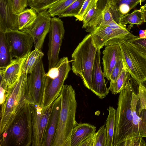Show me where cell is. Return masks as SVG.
<instances>
[{
	"label": "cell",
	"instance_id": "obj_24",
	"mask_svg": "<svg viewBox=\"0 0 146 146\" xmlns=\"http://www.w3.org/2000/svg\"><path fill=\"white\" fill-rule=\"evenodd\" d=\"M144 23L142 15L139 9L136 10L131 13L121 16L118 24L121 26L126 28V25L129 24L127 30L129 31L134 25L139 26Z\"/></svg>",
	"mask_w": 146,
	"mask_h": 146
},
{
	"label": "cell",
	"instance_id": "obj_15",
	"mask_svg": "<svg viewBox=\"0 0 146 146\" xmlns=\"http://www.w3.org/2000/svg\"><path fill=\"white\" fill-rule=\"evenodd\" d=\"M100 55V50L98 49L92 72L90 90L99 98L102 99L108 95L109 90L107 87L105 77L102 70Z\"/></svg>",
	"mask_w": 146,
	"mask_h": 146
},
{
	"label": "cell",
	"instance_id": "obj_12",
	"mask_svg": "<svg viewBox=\"0 0 146 146\" xmlns=\"http://www.w3.org/2000/svg\"><path fill=\"white\" fill-rule=\"evenodd\" d=\"M29 74L28 84L30 95L34 103L41 106L47 81L42 59Z\"/></svg>",
	"mask_w": 146,
	"mask_h": 146
},
{
	"label": "cell",
	"instance_id": "obj_4",
	"mask_svg": "<svg viewBox=\"0 0 146 146\" xmlns=\"http://www.w3.org/2000/svg\"><path fill=\"white\" fill-rule=\"evenodd\" d=\"M30 104L18 113L9 127L0 135V146L32 145L33 128Z\"/></svg>",
	"mask_w": 146,
	"mask_h": 146
},
{
	"label": "cell",
	"instance_id": "obj_26",
	"mask_svg": "<svg viewBox=\"0 0 146 146\" xmlns=\"http://www.w3.org/2000/svg\"><path fill=\"white\" fill-rule=\"evenodd\" d=\"M107 110L109 114L106 120V124L107 137V146H113L116 110L111 106Z\"/></svg>",
	"mask_w": 146,
	"mask_h": 146
},
{
	"label": "cell",
	"instance_id": "obj_37",
	"mask_svg": "<svg viewBox=\"0 0 146 146\" xmlns=\"http://www.w3.org/2000/svg\"><path fill=\"white\" fill-rule=\"evenodd\" d=\"M96 132H94L82 142L78 146H94Z\"/></svg>",
	"mask_w": 146,
	"mask_h": 146
},
{
	"label": "cell",
	"instance_id": "obj_31",
	"mask_svg": "<svg viewBox=\"0 0 146 146\" xmlns=\"http://www.w3.org/2000/svg\"><path fill=\"white\" fill-rule=\"evenodd\" d=\"M85 0H77L73 3L58 17H75L80 11Z\"/></svg>",
	"mask_w": 146,
	"mask_h": 146
},
{
	"label": "cell",
	"instance_id": "obj_2",
	"mask_svg": "<svg viewBox=\"0 0 146 146\" xmlns=\"http://www.w3.org/2000/svg\"><path fill=\"white\" fill-rule=\"evenodd\" d=\"M28 77L27 74L22 73L14 86L7 91L5 100L1 105L0 135L20 111L29 104L35 103L29 92Z\"/></svg>",
	"mask_w": 146,
	"mask_h": 146
},
{
	"label": "cell",
	"instance_id": "obj_39",
	"mask_svg": "<svg viewBox=\"0 0 146 146\" xmlns=\"http://www.w3.org/2000/svg\"><path fill=\"white\" fill-rule=\"evenodd\" d=\"M7 93V92L3 88L0 87V105L2 104L5 101Z\"/></svg>",
	"mask_w": 146,
	"mask_h": 146
},
{
	"label": "cell",
	"instance_id": "obj_34",
	"mask_svg": "<svg viewBox=\"0 0 146 146\" xmlns=\"http://www.w3.org/2000/svg\"><path fill=\"white\" fill-rule=\"evenodd\" d=\"M124 65V63L122 58L117 61L112 70L109 81L114 82L117 79L121 74Z\"/></svg>",
	"mask_w": 146,
	"mask_h": 146
},
{
	"label": "cell",
	"instance_id": "obj_32",
	"mask_svg": "<svg viewBox=\"0 0 146 146\" xmlns=\"http://www.w3.org/2000/svg\"><path fill=\"white\" fill-rule=\"evenodd\" d=\"M98 1V0H85L80 11L75 17L77 20L82 21L87 13L92 8L97 6Z\"/></svg>",
	"mask_w": 146,
	"mask_h": 146
},
{
	"label": "cell",
	"instance_id": "obj_30",
	"mask_svg": "<svg viewBox=\"0 0 146 146\" xmlns=\"http://www.w3.org/2000/svg\"><path fill=\"white\" fill-rule=\"evenodd\" d=\"M140 54L146 58V38L137 36L127 41Z\"/></svg>",
	"mask_w": 146,
	"mask_h": 146
},
{
	"label": "cell",
	"instance_id": "obj_22",
	"mask_svg": "<svg viewBox=\"0 0 146 146\" xmlns=\"http://www.w3.org/2000/svg\"><path fill=\"white\" fill-rule=\"evenodd\" d=\"M120 17L117 11L116 2L107 0L106 4L102 10V21L100 25H107L114 20L118 24Z\"/></svg>",
	"mask_w": 146,
	"mask_h": 146
},
{
	"label": "cell",
	"instance_id": "obj_29",
	"mask_svg": "<svg viewBox=\"0 0 146 146\" xmlns=\"http://www.w3.org/2000/svg\"><path fill=\"white\" fill-rule=\"evenodd\" d=\"M59 0H28L27 5L35 9L37 13L48 10Z\"/></svg>",
	"mask_w": 146,
	"mask_h": 146
},
{
	"label": "cell",
	"instance_id": "obj_33",
	"mask_svg": "<svg viewBox=\"0 0 146 146\" xmlns=\"http://www.w3.org/2000/svg\"><path fill=\"white\" fill-rule=\"evenodd\" d=\"M107 139L106 128L104 125L96 132L94 146H107Z\"/></svg>",
	"mask_w": 146,
	"mask_h": 146
},
{
	"label": "cell",
	"instance_id": "obj_19",
	"mask_svg": "<svg viewBox=\"0 0 146 146\" xmlns=\"http://www.w3.org/2000/svg\"><path fill=\"white\" fill-rule=\"evenodd\" d=\"M96 130L95 126L89 124L78 123L72 131L71 146H78L84 140L95 132Z\"/></svg>",
	"mask_w": 146,
	"mask_h": 146
},
{
	"label": "cell",
	"instance_id": "obj_16",
	"mask_svg": "<svg viewBox=\"0 0 146 146\" xmlns=\"http://www.w3.org/2000/svg\"><path fill=\"white\" fill-rule=\"evenodd\" d=\"M18 15L14 13L13 0H0V31L18 30Z\"/></svg>",
	"mask_w": 146,
	"mask_h": 146
},
{
	"label": "cell",
	"instance_id": "obj_8",
	"mask_svg": "<svg viewBox=\"0 0 146 146\" xmlns=\"http://www.w3.org/2000/svg\"><path fill=\"white\" fill-rule=\"evenodd\" d=\"M70 62L67 57L61 58L57 64L59 69L58 75L52 78L46 76L47 83L42 107H46L51 105L60 95L64 82L71 69Z\"/></svg>",
	"mask_w": 146,
	"mask_h": 146
},
{
	"label": "cell",
	"instance_id": "obj_18",
	"mask_svg": "<svg viewBox=\"0 0 146 146\" xmlns=\"http://www.w3.org/2000/svg\"><path fill=\"white\" fill-rule=\"evenodd\" d=\"M61 104V98L60 95L52 104L45 146H51L52 143L58 126Z\"/></svg>",
	"mask_w": 146,
	"mask_h": 146
},
{
	"label": "cell",
	"instance_id": "obj_1",
	"mask_svg": "<svg viewBox=\"0 0 146 146\" xmlns=\"http://www.w3.org/2000/svg\"><path fill=\"white\" fill-rule=\"evenodd\" d=\"M117 105L113 146H146V81L139 84L130 75Z\"/></svg>",
	"mask_w": 146,
	"mask_h": 146
},
{
	"label": "cell",
	"instance_id": "obj_40",
	"mask_svg": "<svg viewBox=\"0 0 146 146\" xmlns=\"http://www.w3.org/2000/svg\"><path fill=\"white\" fill-rule=\"evenodd\" d=\"M140 10L142 15L144 23L146 22V3L141 6Z\"/></svg>",
	"mask_w": 146,
	"mask_h": 146
},
{
	"label": "cell",
	"instance_id": "obj_6",
	"mask_svg": "<svg viewBox=\"0 0 146 146\" xmlns=\"http://www.w3.org/2000/svg\"><path fill=\"white\" fill-rule=\"evenodd\" d=\"M122 58L131 76L139 84L146 81V58L138 53L127 41L120 40Z\"/></svg>",
	"mask_w": 146,
	"mask_h": 146
},
{
	"label": "cell",
	"instance_id": "obj_20",
	"mask_svg": "<svg viewBox=\"0 0 146 146\" xmlns=\"http://www.w3.org/2000/svg\"><path fill=\"white\" fill-rule=\"evenodd\" d=\"M102 10L97 6L90 10L83 18L82 28L91 33L99 26L102 21Z\"/></svg>",
	"mask_w": 146,
	"mask_h": 146
},
{
	"label": "cell",
	"instance_id": "obj_13",
	"mask_svg": "<svg viewBox=\"0 0 146 146\" xmlns=\"http://www.w3.org/2000/svg\"><path fill=\"white\" fill-rule=\"evenodd\" d=\"M37 13V17L34 23L26 31L31 36L35 49L41 50L45 38L49 31L51 17L48 10Z\"/></svg>",
	"mask_w": 146,
	"mask_h": 146
},
{
	"label": "cell",
	"instance_id": "obj_35",
	"mask_svg": "<svg viewBox=\"0 0 146 146\" xmlns=\"http://www.w3.org/2000/svg\"><path fill=\"white\" fill-rule=\"evenodd\" d=\"M28 0H13V6L14 13L18 15L26 9Z\"/></svg>",
	"mask_w": 146,
	"mask_h": 146
},
{
	"label": "cell",
	"instance_id": "obj_25",
	"mask_svg": "<svg viewBox=\"0 0 146 146\" xmlns=\"http://www.w3.org/2000/svg\"><path fill=\"white\" fill-rule=\"evenodd\" d=\"M44 54L42 50L35 49L30 52L23 67L22 73H30L42 59Z\"/></svg>",
	"mask_w": 146,
	"mask_h": 146
},
{
	"label": "cell",
	"instance_id": "obj_38",
	"mask_svg": "<svg viewBox=\"0 0 146 146\" xmlns=\"http://www.w3.org/2000/svg\"><path fill=\"white\" fill-rule=\"evenodd\" d=\"M106 25H108L111 27L116 29H126L116 23L114 20H113L109 23Z\"/></svg>",
	"mask_w": 146,
	"mask_h": 146
},
{
	"label": "cell",
	"instance_id": "obj_21",
	"mask_svg": "<svg viewBox=\"0 0 146 146\" xmlns=\"http://www.w3.org/2000/svg\"><path fill=\"white\" fill-rule=\"evenodd\" d=\"M37 13L32 8L26 9L18 15V30L25 31L33 25L37 17Z\"/></svg>",
	"mask_w": 146,
	"mask_h": 146
},
{
	"label": "cell",
	"instance_id": "obj_5",
	"mask_svg": "<svg viewBox=\"0 0 146 146\" xmlns=\"http://www.w3.org/2000/svg\"><path fill=\"white\" fill-rule=\"evenodd\" d=\"M98 49L91 33L79 44L72 55V70L82 80L84 86L90 89L92 69Z\"/></svg>",
	"mask_w": 146,
	"mask_h": 146
},
{
	"label": "cell",
	"instance_id": "obj_23",
	"mask_svg": "<svg viewBox=\"0 0 146 146\" xmlns=\"http://www.w3.org/2000/svg\"><path fill=\"white\" fill-rule=\"evenodd\" d=\"M13 58L5 33L0 31V68L8 65Z\"/></svg>",
	"mask_w": 146,
	"mask_h": 146
},
{
	"label": "cell",
	"instance_id": "obj_10",
	"mask_svg": "<svg viewBox=\"0 0 146 146\" xmlns=\"http://www.w3.org/2000/svg\"><path fill=\"white\" fill-rule=\"evenodd\" d=\"M90 33L98 49L100 50L107 43L120 40L127 41L136 37L127 29H113L106 25H100Z\"/></svg>",
	"mask_w": 146,
	"mask_h": 146
},
{
	"label": "cell",
	"instance_id": "obj_3",
	"mask_svg": "<svg viewBox=\"0 0 146 146\" xmlns=\"http://www.w3.org/2000/svg\"><path fill=\"white\" fill-rule=\"evenodd\" d=\"M60 95L61 107L58 126L51 146H71L72 131L78 123L75 118L77 103L74 90L64 85Z\"/></svg>",
	"mask_w": 146,
	"mask_h": 146
},
{
	"label": "cell",
	"instance_id": "obj_36",
	"mask_svg": "<svg viewBox=\"0 0 146 146\" xmlns=\"http://www.w3.org/2000/svg\"><path fill=\"white\" fill-rule=\"evenodd\" d=\"M145 0H120L116 2V4L124 3L128 5L131 10L134 9L139 4L141 5V3Z\"/></svg>",
	"mask_w": 146,
	"mask_h": 146
},
{
	"label": "cell",
	"instance_id": "obj_27",
	"mask_svg": "<svg viewBox=\"0 0 146 146\" xmlns=\"http://www.w3.org/2000/svg\"><path fill=\"white\" fill-rule=\"evenodd\" d=\"M130 75V74L124 63L123 70L117 79L114 82H110L109 89L112 94L115 95L119 93L121 91Z\"/></svg>",
	"mask_w": 146,
	"mask_h": 146
},
{
	"label": "cell",
	"instance_id": "obj_7",
	"mask_svg": "<svg viewBox=\"0 0 146 146\" xmlns=\"http://www.w3.org/2000/svg\"><path fill=\"white\" fill-rule=\"evenodd\" d=\"M33 136L32 146H45L52 104L43 107L31 104Z\"/></svg>",
	"mask_w": 146,
	"mask_h": 146
},
{
	"label": "cell",
	"instance_id": "obj_9",
	"mask_svg": "<svg viewBox=\"0 0 146 146\" xmlns=\"http://www.w3.org/2000/svg\"><path fill=\"white\" fill-rule=\"evenodd\" d=\"M48 33L47 56L49 69L55 67L59 61V54L65 33L63 22L59 17L51 18Z\"/></svg>",
	"mask_w": 146,
	"mask_h": 146
},
{
	"label": "cell",
	"instance_id": "obj_17",
	"mask_svg": "<svg viewBox=\"0 0 146 146\" xmlns=\"http://www.w3.org/2000/svg\"><path fill=\"white\" fill-rule=\"evenodd\" d=\"M102 53L103 72L105 77L109 81L111 74L114 67L117 61L122 58L119 43H113L105 46Z\"/></svg>",
	"mask_w": 146,
	"mask_h": 146
},
{
	"label": "cell",
	"instance_id": "obj_14",
	"mask_svg": "<svg viewBox=\"0 0 146 146\" xmlns=\"http://www.w3.org/2000/svg\"><path fill=\"white\" fill-rule=\"evenodd\" d=\"M29 53L22 58L13 59L8 65L0 68V87L6 92L13 87L19 80L22 74L23 65Z\"/></svg>",
	"mask_w": 146,
	"mask_h": 146
},
{
	"label": "cell",
	"instance_id": "obj_28",
	"mask_svg": "<svg viewBox=\"0 0 146 146\" xmlns=\"http://www.w3.org/2000/svg\"><path fill=\"white\" fill-rule=\"evenodd\" d=\"M77 0H59L52 5L48 9L51 17L59 16L74 2Z\"/></svg>",
	"mask_w": 146,
	"mask_h": 146
},
{
	"label": "cell",
	"instance_id": "obj_11",
	"mask_svg": "<svg viewBox=\"0 0 146 146\" xmlns=\"http://www.w3.org/2000/svg\"><path fill=\"white\" fill-rule=\"evenodd\" d=\"M5 33L13 58H22L31 52L33 41L27 31L11 30Z\"/></svg>",
	"mask_w": 146,
	"mask_h": 146
},
{
	"label": "cell",
	"instance_id": "obj_41",
	"mask_svg": "<svg viewBox=\"0 0 146 146\" xmlns=\"http://www.w3.org/2000/svg\"><path fill=\"white\" fill-rule=\"evenodd\" d=\"M139 37L141 38H146V30H140L139 32Z\"/></svg>",
	"mask_w": 146,
	"mask_h": 146
},
{
	"label": "cell",
	"instance_id": "obj_43",
	"mask_svg": "<svg viewBox=\"0 0 146 146\" xmlns=\"http://www.w3.org/2000/svg\"></svg>",
	"mask_w": 146,
	"mask_h": 146
},
{
	"label": "cell",
	"instance_id": "obj_42",
	"mask_svg": "<svg viewBox=\"0 0 146 146\" xmlns=\"http://www.w3.org/2000/svg\"><path fill=\"white\" fill-rule=\"evenodd\" d=\"M111 0V1H114V2H117V1H119L120 0Z\"/></svg>",
	"mask_w": 146,
	"mask_h": 146
}]
</instances>
